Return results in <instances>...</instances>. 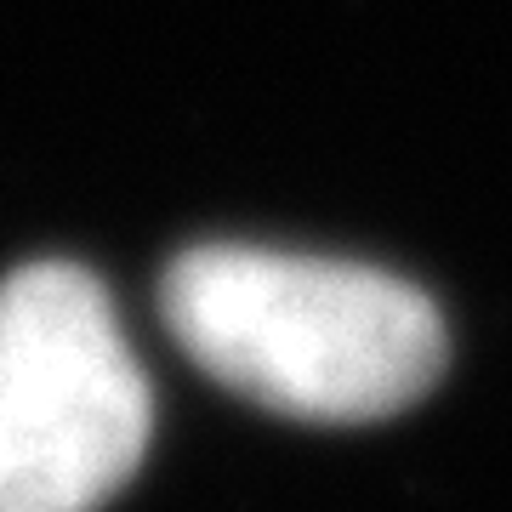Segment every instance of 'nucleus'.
Here are the masks:
<instances>
[{"instance_id": "nucleus-2", "label": "nucleus", "mask_w": 512, "mask_h": 512, "mask_svg": "<svg viewBox=\"0 0 512 512\" xmlns=\"http://www.w3.org/2000/svg\"><path fill=\"white\" fill-rule=\"evenodd\" d=\"M148 427L109 291L74 262L0 279V512H97L137 473Z\"/></svg>"}, {"instance_id": "nucleus-1", "label": "nucleus", "mask_w": 512, "mask_h": 512, "mask_svg": "<svg viewBox=\"0 0 512 512\" xmlns=\"http://www.w3.org/2000/svg\"><path fill=\"white\" fill-rule=\"evenodd\" d=\"M165 330L228 393L291 421H382L444 370V319L404 279L274 245H194L165 268Z\"/></svg>"}]
</instances>
